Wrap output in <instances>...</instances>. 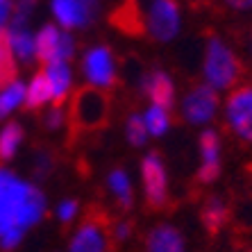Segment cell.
<instances>
[{
	"label": "cell",
	"instance_id": "1",
	"mask_svg": "<svg viewBox=\"0 0 252 252\" xmlns=\"http://www.w3.org/2000/svg\"><path fill=\"white\" fill-rule=\"evenodd\" d=\"M46 198L36 187L18 180L14 173L0 168V248L14 250L23 234L41 220Z\"/></svg>",
	"mask_w": 252,
	"mask_h": 252
},
{
	"label": "cell",
	"instance_id": "2",
	"mask_svg": "<svg viewBox=\"0 0 252 252\" xmlns=\"http://www.w3.org/2000/svg\"><path fill=\"white\" fill-rule=\"evenodd\" d=\"M112 118V98L105 89L100 87H80L70 100V114L68 123L73 134L82 132H98L107 127Z\"/></svg>",
	"mask_w": 252,
	"mask_h": 252
},
{
	"label": "cell",
	"instance_id": "3",
	"mask_svg": "<svg viewBox=\"0 0 252 252\" xmlns=\"http://www.w3.org/2000/svg\"><path fill=\"white\" fill-rule=\"evenodd\" d=\"M243 73V66L236 55L225 46L218 36H211L207 43L205 57V77L211 89H229Z\"/></svg>",
	"mask_w": 252,
	"mask_h": 252
},
{
	"label": "cell",
	"instance_id": "4",
	"mask_svg": "<svg viewBox=\"0 0 252 252\" xmlns=\"http://www.w3.org/2000/svg\"><path fill=\"white\" fill-rule=\"evenodd\" d=\"M107 234H112V227L107 225L105 216L98 211L89 209L87 218L77 227L75 236L70 241L68 252H105L107 250Z\"/></svg>",
	"mask_w": 252,
	"mask_h": 252
},
{
	"label": "cell",
	"instance_id": "5",
	"mask_svg": "<svg viewBox=\"0 0 252 252\" xmlns=\"http://www.w3.org/2000/svg\"><path fill=\"white\" fill-rule=\"evenodd\" d=\"M146 30L155 41H170L180 30V5L177 0H153Z\"/></svg>",
	"mask_w": 252,
	"mask_h": 252
},
{
	"label": "cell",
	"instance_id": "6",
	"mask_svg": "<svg viewBox=\"0 0 252 252\" xmlns=\"http://www.w3.org/2000/svg\"><path fill=\"white\" fill-rule=\"evenodd\" d=\"M141 175H143V189H146V202L153 209H164L168 200V180H166L161 157L157 153H150L143 159Z\"/></svg>",
	"mask_w": 252,
	"mask_h": 252
},
{
	"label": "cell",
	"instance_id": "7",
	"mask_svg": "<svg viewBox=\"0 0 252 252\" xmlns=\"http://www.w3.org/2000/svg\"><path fill=\"white\" fill-rule=\"evenodd\" d=\"M227 121L241 139L252 141V87H239L227 98Z\"/></svg>",
	"mask_w": 252,
	"mask_h": 252
},
{
	"label": "cell",
	"instance_id": "8",
	"mask_svg": "<svg viewBox=\"0 0 252 252\" xmlns=\"http://www.w3.org/2000/svg\"><path fill=\"white\" fill-rule=\"evenodd\" d=\"M216 107H218L216 91L209 84H202V87H193L189 91V95L182 102V112L189 123L198 125V123H207L216 114Z\"/></svg>",
	"mask_w": 252,
	"mask_h": 252
},
{
	"label": "cell",
	"instance_id": "9",
	"mask_svg": "<svg viewBox=\"0 0 252 252\" xmlns=\"http://www.w3.org/2000/svg\"><path fill=\"white\" fill-rule=\"evenodd\" d=\"M84 73H87V77L91 80L94 87H100V89L112 87L114 80H116L112 50L105 46H98L94 50H89L87 57H84Z\"/></svg>",
	"mask_w": 252,
	"mask_h": 252
},
{
	"label": "cell",
	"instance_id": "10",
	"mask_svg": "<svg viewBox=\"0 0 252 252\" xmlns=\"http://www.w3.org/2000/svg\"><path fill=\"white\" fill-rule=\"evenodd\" d=\"M220 143H218V134L214 129H205L200 134V153H202V166L198 170V182L211 184L216 182V177L220 175V157H218Z\"/></svg>",
	"mask_w": 252,
	"mask_h": 252
},
{
	"label": "cell",
	"instance_id": "11",
	"mask_svg": "<svg viewBox=\"0 0 252 252\" xmlns=\"http://www.w3.org/2000/svg\"><path fill=\"white\" fill-rule=\"evenodd\" d=\"M143 89H146V94L153 98L155 107H161L168 112L173 102H175V89H173V82H170V77L166 75L164 70H153L150 75H146L143 80Z\"/></svg>",
	"mask_w": 252,
	"mask_h": 252
},
{
	"label": "cell",
	"instance_id": "12",
	"mask_svg": "<svg viewBox=\"0 0 252 252\" xmlns=\"http://www.w3.org/2000/svg\"><path fill=\"white\" fill-rule=\"evenodd\" d=\"M53 12L64 28H84L94 16L80 0H53Z\"/></svg>",
	"mask_w": 252,
	"mask_h": 252
},
{
	"label": "cell",
	"instance_id": "13",
	"mask_svg": "<svg viewBox=\"0 0 252 252\" xmlns=\"http://www.w3.org/2000/svg\"><path fill=\"white\" fill-rule=\"evenodd\" d=\"M148 252H187L182 234L170 225H159L148 234Z\"/></svg>",
	"mask_w": 252,
	"mask_h": 252
},
{
	"label": "cell",
	"instance_id": "14",
	"mask_svg": "<svg viewBox=\"0 0 252 252\" xmlns=\"http://www.w3.org/2000/svg\"><path fill=\"white\" fill-rule=\"evenodd\" d=\"M46 77L50 82V91H53V100L55 105L53 107H62L64 105L66 95L70 91V68H68V62H62V59H55L50 64H46Z\"/></svg>",
	"mask_w": 252,
	"mask_h": 252
},
{
	"label": "cell",
	"instance_id": "15",
	"mask_svg": "<svg viewBox=\"0 0 252 252\" xmlns=\"http://www.w3.org/2000/svg\"><path fill=\"white\" fill-rule=\"evenodd\" d=\"M59 39H62V32H59L55 25H43L39 30V34L34 36V57L41 62V64H50L55 62L59 55Z\"/></svg>",
	"mask_w": 252,
	"mask_h": 252
},
{
	"label": "cell",
	"instance_id": "16",
	"mask_svg": "<svg viewBox=\"0 0 252 252\" xmlns=\"http://www.w3.org/2000/svg\"><path fill=\"white\" fill-rule=\"evenodd\" d=\"M227 218H229V207L225 205V200L218 198V195H214V198L207 200L205 207H202V211H200V220H202L205 229L211 236L218 234L220 227H225Z\"/></svg>",
	"mask_w": 252,
	"mask_h": 252
},
{
	"label": "cell",
	"instance_id": "17",
	"mask_svg": "<svg viewBox=\"0 0 252 252\" xmlns=\"http://www.w3.org/2000/svg\"><path fill=\"white\" fill-rule=\"evenodd\" d=\"M112 23L118 30L127 32V34H143L146 32V23L141 21L139 5H136L134 0H125L123 5L118 7L112 16Z\"/></svg>",
	"mask_w": 252,
	"mask_h": 252
},
{
	"label": "cell",
	"instance_id": "18",
	"mask_svg": "<svg viewBox=\"0 0 252 252\" xmlns=\"http://www.w3.org/2000/svg\"><path fill=\"white\" fill-rule=\"evenodd\" d=\"M16 75L18 68L16 57H14L12 46H9V34L5 28H0V91L16 82Z\"/></svg>",
	"mask_w": 252,
	"mask_h": 252
},
{
	"label": "cell",
	"instance_id": "19",
	"mask_svg": "<svg viewBox=\"0 0 252 252\" xmlns=\"http://www.w3.org/2000/svg\"><path fill=\"white\" fill-rule=\"evenodd\" d=\"M7 34H9V46H12L14 57L21 62L34 59V36L30 34V30L25 25H9Z\"/></svg>",
	"mask_w": 252,
	"mask_h": 252
},
{
	"label": "cell",
	"instance_id": "20",
	"mask_svg": "<svg viewBox=\"0 0 252 252\" xmlns=\"http://www.w3.org/2000/svg\"><path fill=\"white\" fill-rule=\"evenodd\" d=\"M53 100V91H50V82H48L46 73H39V75L32 77V82L25 87V105L28 109H39Z\"/></svg>",
	"mask_w": 252,
	"mask_h": 252
},
{
	"label": "cell",
	"instance_id": "21",
	"mask_svg": "<svg viewBox=\"0 0 252 252\" xmlns=\"http://www.w3.org/2000/svg\"><path fill=\"white\" fill-rule=\"evenodd\" d=\"M21 141H23V127L18 123L5 125V129L0 132V161H9L16 155Z\"/></svg>",
	"mask_w": 252,
	"mask_h": 252
},
{
	"label": "cell",
	"instance_id": "22",
	"mask_svg": "<svg viewBox=\"0 0 252 252\" xmlns=\"http://www.w3.org/2000/svg\"><path fill=\"white\" fill-rule=\"evenodd\" d=\"M109 189L123 209L132 207V184H129V177L123 168H116L109 173Z\"/></svg>",
	"mask_w": 252,
	"mask_h": 252
},
{
	"label": "cell",
	"instance_id": "23",
	"mask_svg": "<svg viewBox=\"0 0 252 252\" xmlns=\"http://www.w3.org/2000/svg\"><path fill=\"white\" fill-rule=\"evenodd\" d=\"M23 100H25V87L21 82H14L7 89H2V91H0V121H2L7 114H12Z\"/></svg>",
	"mask_w": 252,
	"mask_h": 252
},
{
	"label": "cell",
	"instance_id": "24",
	"mask_svg": "<svg viewBox=\"0 0 252 252\" xmlns=\"http://www.w3.org/2000/svg\"><path fill=\"white\" fill-rule=\"evenodd\" d=\"M143 121H146L148 134L161 136L166 129H168V112H166V109H161V107H150Z\"/></svg>",
	"mask_w": 252,
	"mask_h": 252
},
{
	"label": "cell",
	"instance_id": "25",
	"mask_svg": "<svg viewBox=\"0 0 252 252\" xmlns=\"http://www.w3.org/2000/svg\"><path fill=\"white\" fill-rule=\"evenodd\" d=\"M125 134H127V141L132 143V146H143L148 139V127H146V121L141 116H129L127 121V129H125Z\"/></svg>",
	"mask_w": 252,
	"mask_h": 252
},
{
	"label": "cell",
	"instance_id": "26",
	"mask_svg": "<svg viewBox=\"0 0 252 252\" xmlns=\"http://www.w3.org/2000/svg\"><path fill=\"white\" fill-rule=\"evenodd\" d=\"M36 0H14L12 2V25H25L28 23L30 14H32V9H34Z\"/></svg>",
	"mask_w": 252,
	"mask_h": 252
},
{
	"label": "cell",
	"instance_id": "27",
	"mask_svg": "<svg viewBox=\"0 0 252 252\" xmlns=\"http://www.w3.org/2000/svg\"><path fill=\"white\" fill-rule=\"evenodd\" d=\"M50 170H53V157L48 153H39V157L34 159V175L39 180H43Z\"/></svg>",
	"mask_w": 252,
	"mask_h": 252
},
{
	"label": "cell",
	"instance_id": "28",
	"mask_svg": "<svg viewBox=\"0 0 252 252\" xmlns=\"http://www.w3.org/2000/svg\"><path fill=\"white\" fill-rule=\"evenodd\" d=\"M75 55V43H73V36L66 34V32H62V39H59V55L57 59H62V62H68L70 57Z\"/></svg>",
	"mask_w": 252,
	"mask_h": 252
},
{
	"label": "cell",
	"instance_id": "29",
	"mask_svg": "<svg viewBox=\"0 0 252 252\" xmlns=\"http://www.w3.org/2000/svg\"><path fill=\"white\" fill-rule=\"evenodd\" d=\"M43 123H46L48 129L62 127V125H64V109H62V107H53V109L43 116Z\"/></svg>",
	"mask_w": 252,
	"mask_h": 252
},
{
	"label": "cell",
	"instance_id": "30",
	"mask_svg": "<svg viewBox=\"0 0 252 252\" xmlns=\"http://www.w3.org/2000/svg\"><path fill=\"white\" fill-rule=\"evenodd\" d=\"M57 214H59V218H62L64 223H70V220L75 218V214H77V202L75 200H64V202L57 207Z\"/></svg>",
	"mask_w": 252,
	"mask_h": 252
},
{
	"label": "cell",
	"instance_id": "31",
	"mask_svg": "<svg viewBox=\"0 0 252 252\" xmlns=\"http://www.w3.org/2000/svg\"><path fill=\"white\" fill-rule=\"evenodd\" d=\"M12 2L14 0H0V28L5 25V21L12 14Z\"/></svg>",
	"mask_w": 252,
	"mask_h": 252
},
{
	"label": "cell",
	"instance_id": "32",
	"mask_svg": "<svg viewBox=\"0 0 252 252\" xmlns=\"http://www.w3.org/2000/svg\"><path fill=\"white\" fill-rule=\"evenodd\" d=\"M227 2L234 7V9H250L252 7V0H227Z\"/></svg>",
	"mask_w": 252,
	"mask_h": 252
},
{
	"label": "cell",
	"instance_id": "33",
	"mask_svg": "<svg viewBox=\"0 0 252 252\" xmlns=\"http://www.w3.org/2000/svg\"><path fill=\"white\" fill-rule=\"evenodd\" d=\"M80 2H82V5L87 7V9H89V12H91V14H95V5H98L95 0H80Z\"/></svg>",
	"mask_w": 252,
	"mask_h": 252
},
{
	"label": "cell",
	"instance_id": "34",
	"mask_svg": "<svg viewBox=\"0 0 252 252\" xmlns=\"http://www.w3.org/2000/svg\"><path fill=\"white\" fill-rule=\"evenodd\" d=\"M250 252H252V250H250Z\"/></svg>",
	"mask_w": 252,
	"mask_h": 252
}]
</instances>
